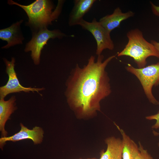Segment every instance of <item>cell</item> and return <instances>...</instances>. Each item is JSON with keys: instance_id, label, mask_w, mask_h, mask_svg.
Wrapping results in <instances>:
<instances>
[{"instance_id": "obj_1", "label": "cell", "mask_w": 159, "mask_h": 159, "mask_svg": "<svg viewBox=\"0 0 159 159\" xmlns=\"http://www.w3.org/2000/svg\"><path fill=\"white\" fill-rule=\"evenodd\" d=\"M97 61L91 56L86 65L77 64L67 80L65 95L67 103L79 119H88L100 110L101 101L108 96L111 90L105 68L115 56L103 61L104 56H98Z\"/></svg>"}, {"instance_id": "obj_2", "label": "cell", "mask_w": 159, "mask_h": 159, "mask_svg": "<svg viewBox=\"0 0 159 159\" xmlns=\"http://www.w3.org/2000/svg\"><path fill=\"white\" fill-rule=\"evenodd\" d=\"M65 1L59 0L55 9L53 2L49 0H36L30 4L24 5L11 0L8 1L10 5H16L21 8L26 13L29 19L26 25L32 29L33 32L52 24L57 19L62 11Z\"/></svg>"}, {"instance_id": "obj_3", "label": "cell", "mask_w": 159, "mask_h": 159, "mask_svg": "<svg viewBox=\"0 0 159 159\" xmlns=\"http://www.w3.org/2000/svg\"><path fill=\"white\" fill-rule=\"evenodd\" d=\"M128 42L118 56H125L132 58L138 68L145 67L147 58L154 56L159 58V52L154 46L144 37L142 32L138 29H132L127 34Z\"/></svg>"}, {"instance_id": "obj_4", "label": "cell", "mask_w": 159, "mask_h": 159, "mask_svg": "<svg viewBox=\"0 0 159 159\" xmlns=\"http://www.w3.org/2000/svg\"><path fill=\"white\" fill-rule=\"evenodd\" d=\"M126 69L135 75L139 80L144 93L149 101L155 105H159V102L153 94V86L159 85V62L142 68H135L128 64Z\"/></svg>"}, {"instance_id": "obj_5", "label": "cell", "mask_w": 159, "mask_h": 159, "mask_svg": "<svg viewBox=\"0 0 159 159\" xmlns=\"http://www.w3.org/2000/svg\"><path fill=\"white\" fill-rule=\"evenodd\" d=\"M31 39L26 44L24 51L31 52V57L34 64L38 65L40 62L42 51L50 39L62 38L66 35L58 29L48 30L47 28L33 32Z\"/></svg>"}, {"instance_id": "obj_6", "label": "cell", "mask_w": 159, "mask_h": 159, "mask_svg": "<svg viewBox=\"0 0 159 159\" xmlns=\"http://www.w3.org/2000/svg\"><path fill=\"white\" fill-rule=\"evenodd\" d=\"M79 25L84 29L90 32L95 38L97 44L96 54L100 55L106 49L113 50L114 47L110 33L94 18L91 22L82 19Z\"/></svg>"}, {"instance_id": "obj_7", "label": "cell", "mask_w": 159, "mask_h": 159, "mask_svg": "<svg viewBox=\"0 0 159 159\" xmlns=\"http://www.w3.org/2000/svg\"><path fill=\"white\" fill-rule=\"evenodd\" d=\"M3 60L6 66V72L9 79L6 84L0 87V99H4L7 95L11 93L22 92L27 93L37 92L41 95L39 92L44 89V87H25L21 85L14 69L15 60L14 57L11 58V61L5 58L3 59Z\"/></svg>"}, {"instance_id": "obj_8", "label": "cell", "mask_w": 159, "mask_h": 159, "mask_svg": "<svg viewBox=\"0 0 159 159\" xmlns=\"http://www.w3.org/2000/svg\"><path fill=\"white\" fill-rule=\"evenodd\" d=\"M20 130L12 136L2 137L0 138V146L2 148L7 141L16 142L24 139H31L34 144H40L42 142L44 132L40 127L35 126L32 130L29 129L20 124Z\"/></svg>"}, {"instance_id": "obj_9", "label": "cell", "mask_w": 159, "mask_h": 159, "mask_svg": "<svg viewBox=\"0 0 159 159\" xmlns=\"http://www.w3.org/2000/svg\"><path fill=\"white\" fill-rule=\"evenodd\" d=\"M23 20L13 23L10 26L0 30V39L6 41L7 43L1 47L7 49L14 45L21 44L24 39L20 26Z\"/></svg>"}, {"instance_id": "obj_10", "label": "cell", "mask_w": 159, "mask_h": 159, "mask_svg": "<svg viewBox=\"0 0 159 159\" xmlns=\"http://www.w3.org/2000/svg\"><path fill=\"white\" fill-rule=\"evenodd\" d=\"M95 0H75L69 17L70 26L79 25L83 17L91 9Z\"/></svg>"}, {"instance_id": "obj_11", "label": "cell", "mask_w": 159, "mask_h": 159, "mask_svg": "<svg viewBox=\"0 0 159 159\" xmlns=\"http://www.w3.org/2000/svg\"><path fill=\"white\" fill-rule=\"evenodd\" d=\"M134 14L131 11L122 12L120 8L117 7L112 14L101 18L99 22L104 28L111 32L115 28L119 27L122 21L132 16Z\"/></svg>"}, {"instance_id": "obj_12", "label": "cell", "mask_w": 159, "mask_h": 159, "mask_svg": "<svg viewBox=\"0 0 159 159\" xmlns=\"http://www.w3.org/2000/svg\"><path fill=\"white\" fill-rule=\"evenodd\" d=\"M107 145L106 150H102L99 159H122L123 144L122 140L114 136L105 140Z\"/></svg>"}, {"instance_id": "obj_13", "label": "cell", "mask_w": 159, "mask_h": 159, "mask_svg": "<svg viewBox=\"0 0 159 159\" xmlns=\"http://www.w3.org/2000/svg\"><path fill=\"white\" fill-rule=\"evenodd\" d=\"M16 98L13 96L7 100L5 101L4 99L0 100V130L2 137H6L7 132L5 130L4 127L6 122L11 115L16 110Z\"/></svg>"}, {"instance_id": "obj_14", "label": "cell", "mask_w": 159, "mask_h": 159, "mask_svg": "<svg viewBox=\"0 0 159 159\" xmlns=\"http://www.w3.org/2000/svg\"><path fill=\"white\" fill-rule=\"evenodd\" d=\"M114 124L122 136L123 144L122 159H135L139 152L138 146L122 129L115 123Z\"/></svg>"}, {"instance_id": "obj_15", "label": "cell", "mask_w": 159, "mask_h": 159, "mask_svg": "<svg viewBox=\"0 0 159 159\" xmlns=\"http://www.w3.org/2000/svg\"><path fill=\"white\" fill-rule=\"evenodd\" d=\"M139 143V152L135 159H153L147 150L144 148L141 143Z\"/></svg>"}, {"instance_id": "obj_16", "label": "cell", "mask_w": 159, "mask_h": 159, "mask_svg": "<svg viewBox=\"0 0 159 159\" xmlns=\"http://www.w3.org/2000/svg\"><path fill=\"white\" fill-rule=\"evenodd\" d=\"M146 119L149 120H155V123L152 127V128L158 129L159 128V111L156 114L145 117Z\"/></svg>"}, {"instance_id": "obj_17", "label": "cell", "mask_w": 159, "mask_h": 159, "mask_svg": "<svg viewBox=\"0 0 159 159\" xmlns=\"http://www.w3.org/2000/svg\"><path fill=\"white\" fill-rule=\"evenodd\" d=\"M150 3L151 5L152 10L153 14L156 16H159V6L155 5L151 2H150Z\"/></svg>"}, {"instance_id": "obj_18", "label": "cell", "mask_w": 159, "mask_h": 159, "mask_svg": "<svg viewBox=\"0 0 159 159\" xmlns=\"http://www.w3.org/2000/svg\"><path fill=\"white\" fill-rule=\"evenodd\" d=\"M151 43L154 46L159 52V42H158L155 40H152L151 41Z\"/></svg>"}, {"instance_id": "obj_19", "label": "cell", "mask_w": 159, "mask_h": 159, "mask_svg": "<svg viewBox=\"0 0 159 159\" xmlns=\"http://www.w3.org/2000/svg\"><path fill=\"white\" fill-rule=\"evenodd\" d=\"M153 133L155 136H158L159 135V133L157 132L154 130L153 131ZM158 146L159 147V143H158Z\"/></svg>"}, {"instance_id": "obj_20", "label": "cell", "mask_w": 159, "mask_h": 159, "mask_svg": "<svg viewBox=\"0 0 159 159\" xmlns=\"http://www.w3.org/2000/svg\"><path fill=\"white\" fill-rule=\"evenodd\" d=\"M79 159H82L81 158H80ZM85 159H97L95 158H88Z\"/></svg>"}]
</instances>
